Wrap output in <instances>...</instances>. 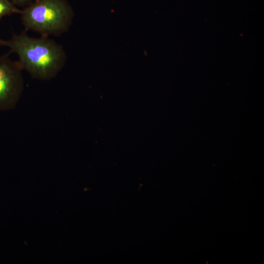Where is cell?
I'll use <instances>...</instances> for the list:
<instances>
[{
	"label": "cell",
	"mask_w": 264,
	"mask_h": 264,
	"mask_svg": "<svg viewBox=\"0 0 264 264\" xmlns=\"http://www.w3.org/2000/svg\"><path fill=\"white\" fill-rule=\"evenodd\" d=\"M21 11L10 0H0V20L7 15L20 14Z\"/></svg>",
	"instance_id": "obj_4"
},
{
	"label": "cell",
	"mask_w": 264,
	"mask_h": 264,
	"mask_svg": "<svg viewBox=\"0 0 264 264\" xmlns=\"http://www.w3.org/2000/svg\"><path fill=\"white\" fill-rule=\"evenodd\" d=\"M8 55H0V111L14 109L24 89L23 69Z\"/></svg>",
	"instance_id": "obj_3"
},
{
	"label": "cell",
	"mask_w": 264,
	"mask_h": 264,
	"mask_svg": "<svg viewBox=\"0 0 264 264\" xmlns=\"http://www.w3.org/2000/svg\"><path fill=\"white\" fill-rule=\"evenodd\" d=\"M3 45L18 57L23 70L32 77L48 80L57 76L65 66L66 55L63 47L48 37L28 36L25 31L14 34Z\"/></svg>",
	"instance_id": "obj_1"
},
{
	"label": "cell",
	"mask_w": 264,
	"mask_h": 264,
	"mask_svg": "<svg viewBox=\"0 0 264 264\" xmlns=\"http://www.w3.org/2000/svg\"><path fill=\"white\" fill-rule=\"evenodd\" d=\"M16 6H26L34 0H10Z\"/></svg>",
	"instance_id": "obj_5"
},
{
	"label": "cell",
	"mask_w": 264,
	"mask_h": 264,
	"mask_svg": "<svg viewBox=\"0 0 264 264\" xmlns=\"http://www.w3.org/2000/svg\"><path fill=\"white\" fill-rule=\"evenodd\" d=\"M20 14L25 31L45 37L66 32L73 18L72 9L66 0H34Z\"/></svg>",
	"instance_id": "obj_2"
},
{
	"label": "cell",
	"mask_w": 264,
	"mask_h": 264,
	"mask_svg": "<svg viewBox=\"0 0 264 264\" xmlns=\"http://www.w3.org/2000/svg\"><path fill=\"white\" fill-rule=\"evenodd\" d=\"M3 40H2L0 36V46H3Z\"/></svg>",
	"instance_id": "obj_6"
}]
</instances>
